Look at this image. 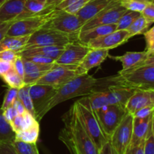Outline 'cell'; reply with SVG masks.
<instances>
[{"mask_svg":"<svg viewBox=\"0 0 154 154\" xmlns=\"http://www.w3.org/2000/svg\"><path fill=\"white\" fill-rule=\"evenodd\" d=\"M149 106L154 108V91L136 90L128 100L125 108L127 113L133 115L138 110Z\"/></svg>","mask_w":154,"mask_h":154,"instance_id":"16","label":"cell"},{"mask_svg":"<svg viewBox=\"0 0 154 154\" xmlns=\"http://www.w3.org/2000/svg\"><path fill=\"white\" fill-rule=\"evenodd\" d=\"M29 86H24L23 87L18 90L17 99L22 102L23 106L25 107L26 110L35 117L34 107H33L29 93Z\"/></svg>","mask_w":154,"mask_h":154,"instance_id":"33","label":"cell"},{"mask_svg":"<svg viewBox=\"0 0 154 154\" xmlns=\"http://www.w3.org/2000/svg\"><path fill=\"white\" fill-rule=\"evenodd\" d=\"M13 67L15 72L20 75L22 78H24V75H25V67H24V63L23 59L20 56H18L17 58L16 59L13 63Z\"/></svg>","mask_w":154,"mask_h":154,"instance_id":"45","label":"cell"},{"mask_svg":"<svg viewBox=\"0 0 154 154\" xmlns=\"http://www.w3.org/2000/svg\"><path fill=\"white\" fill-rule=\"evenodd\" d=\"M3 81L11 88L20 89L25 86L23 78H21L13 69L2 77Z\"/></svg>","mask_w":154,"mask_h":154,"instance_id":"31","label":"cell"},{"mask_svg":"<svg viewBox=\"0 0 154 154\" xmlns=\"http://www.w3.org/2000/svg\"><path fill=\"white\" fill-rule=\"evenodd\" d=\"M131 38L127 30H116L111 33L93 39L87 44L90 49L111 50L127 42Z\"/></svg>","mask_w":154,"mask_h":154,"instance_id":"14","label":"cell"},{"mask_svg":"<svg viewBox=\"0 0 154 154\" xmlns=\"http://www.w3.org/2000/svg\"><path fill=\"white\" fill-rule=\"evenodd\" d=\"M55 10V8H45L41 13L14 21L9 27L7 35L30 36L48 24Z\"/></svg>","mask_w":154,"mask_h":154,"instance_id":"5","label":"cell"},{"mask_svg":"<svg viewBox=\"0 0 154 154\" xmlns=\"http://www.w3.org/2000/svg\"><path fill=\"white\" fill-rule=\"evenodd\" d=\"M63 122L64 126L59 134V139L71 154H99V150L80 120L75 102L64 114Z\"/></svg>","mask_w":154,"mask_h":154,"instance_id":"1","label":"cell"},{"mask_svg":"<svg viewBox=\"0 0 154 154\" xmlns=\"http://www.w3.org/2000/svg\"><path fill=\"white\" fill-rule=\"evenodd\" d=\"M99 154H114L110 140L106 141L99 149Z\"/></svg>","mask_w":154,"mask_h":154,"instance_id":"50","label":"cell"},{"mask_svg":"<svg viewBox=\"0 0 154 154\" xmlns=\"http://www.w3.org/2000/svg\"><path fill=\"white\" fill-rule=\"evenodd\" d=\"M152 114L144 118L134 117L132 135L127 154H129L141 143L145 141L151 123Z\"/></svg>","mask_w":154,"mask_h":154,"instance_id":"17","label":"cell"},{"mask_svg":"<svg viewBox=\"0 0 154 154\" xmlns=\"http://www.w3.org/2000/svg\"><path fill=\"white\" fill-rule=\"evenodd\" d=\"M112 1L114 0H90L76 14L84 25L87 20L103 10Z\"/></svg>","mask_w":154,"mask_h":154,"instance_id":"21","label":"cell"},{"mask_svg":"<svg viewBox=\"0 0 154 154\" xmlns=\"http://www.w3.org/2000/svg\"><path fill=\"white\" fill-rule=\"evenodd\" d=\"M38 121L36 120L35 117L29 113L28 111H26L24 114L21 115H17L11 122L10 123L11 126L12 127L13 130L15 133L24 129H29L35 125L38 124Z\"/></svg>","mask_w":154,"mask_h":154,"instance_id":"25","label":"cell"},{"mask_svg":"<svg viewBox=\"0 0 154 154\" xmlns=\"http://www.w3.org/2000/svg\"><path fill=\"white\" fill-rule=\"evenodd\" d=\"M13 68V63L0 60V77L2 78Z\"/></svg>","mask_w":154,"mask_h":154,"instance_id":"49","label":"cell"},{"mask_svg":"<svg viewBox=\"0 0 154 154\" xmlns=\"http://www.w3.org/2000/svg\"><path fill=\"white\" fill-rule=\"evenodd\" d=\"M141 14L150 23H154V2L149 3L145 8L141 11Z\"/></svg>","mask_w":154,"mask_h":154,"instance_id":"43","label":"cell"},{"mask_svg":"<svg viewBox=\"0 0 154 154\" xmlns=\"http://www.w3.org/2000/svg\"><path fill=\"white\" fill-rule=\"evenodd\" d=\"M90 1V0H78V1L73 3V4L70 5L69 6L66 7V8L63 9V10L69 12V13L76 14L78 13L82 8H84Z\"/></svg>","mask_w":154,"mask_h":154,"instance_id":"41","label":"cell"},{"mask_svg":"<svg viewBox=\"0 0 154 154\" xmlns=\"http://www.w3.org/2000/svg\"><path fill=\"white\" fill-rule=\"evenodd\" d=\"M63 49H64V47L61 46H40L24 48L17 53L22 57L41 55L49 57L56 60L63 53Z\"/></svg>","mask_w":154,"mask_h":154,"instance_id":"20","label":"cell"},{"mask_svg":"<svg viewBox=\"0 0 154 154\" xmlns=\"http://www.w3.org/2000/svg\"><path fill=\"white\" fill-rule=\"evenodd\" d=\"M141 15V13L134 11L126 10V12L121 16V17L117 21V29L119 30H126L131 24L133 23L136 18Z\"/></svg>","mask_w":154,"mask_h":154,"instance_id":"32","label":"cell"},{"mask_svg":"<svg viewBox=\"0 0 154 154\" xmlns=\"http://www.w3.org/2000/svg\"><path fill=\"white\" fill-rule=\"evenodd\" d=\"M0 154H17L12 143L0 144Z\"/></svg>","mask_w":154,"mask_h":154,"instance_id":"48","label":"cell"},{"mask_svg":"<svg viewBox=\"0 0 154 154\" xmlns=\"http://www.w3.org/2000/svg\"><path fill=\"white\" fill-rule=\"evenodd\" d=\"M47 72H33V73H25L23 81L25 86H31L35 84L41 78L44 76Z\"/></svg>","mask_w":154,"mask_h":154,"instance_id":"39","label":"cell"},{"mask_svg":"<svg viewBox=\"0 0 154 154\" xmlns=\"http://www.w3.org/2000/svg\"><path fill=\"white\" fill-rule=\"evenodd\" d=\"M46 5L47 0H26L23 10L17 20L28 17L41 13L45 9Z\"/></svg>","mask_w":154,"mask_h":154,"instance_id":"26","label":"cell"},{"mask_svg":"<svg viewBox=\"0 0 154 154\" xmlns=\"http://www.w3.org/2000/svg\"><path fill=\"white\" fill-rule=\"evenodd\" d=\"M151 25L150 23H149L142 15H140L138 18L133 21L130 26L127 29V31L129 32V35H130L131 38L133 37L135 35H138L144 34L150 26Z\"/></svg>","mask_w":154,"mask_h":154,"instance_id":"30","label":"cell"},{"mask_svg":"<svg viewBox=\"0 0 154 154\" xmlns=\"http://www.w3.org/2000/svg\"><path fill=\"white\" fill-rule=\"evenodd\" d=\"M150 54H154V51H153V52H151V53H150Z\"/></svg>","mask_w":154,"mask_h":154,"instance_id":"58","label":"cell"},{"mask_svg":"<svg viewBox=\"0 0 154 154\" xmlns=\"http://www.w3.org/2000/svg\"><path fill=\"white\" fill-rule=\"evenodd\" d=\"M154 66V54H150L148 57L141 63L138 65L137 67L139 66ZM135 67V68H137Z\"/></svg>","mask_w":154,"mask_h":154,"instance_id":"52","label":"cell"},{"mask_svg":"<svg viewBox=\"0 0 154 154\" xmlns=\"http://www.w3.org/2000/svg\"><path fill=\"white\" fill-rule=\"evenodd\" d=\"M94 112L104 134L108 140H110L116 128L127 114L124 107L117 105H108Z\"/></svg>","mask_w":154,"mask_h":154,"instance_id":"7","label":"cell"},{"mask_svg":"<svg viewBox=\"0 0 154 154\" xmlns=\"http://www.w3.org/2000/svg\"><path fill=\"white\" fill-rule=\"evenodd\" d=\"M144 154H154V137L151 132V123L147 138L144 141Z\"/></svg>","mask_w":154,"mask_h":154,"instance_id":"40","label":"cell"},{"mask_svg":"<svg viewBox=\"0 0 154 154\" xmlns=\"http://www.w3.org/2000/svg\"><path fill=\"white\" fill-rule=\"evenodd\" d=\"M75 41H78V36L44 26L29 37L24 48L40 46L65 47L67 44Z\"/></svg>","mask_w":154,"mask_h":154,"instance_id":"6","label":"cell"},{"mask_svg":"<svg viewBox=\"0 0 154 154\" xmlns=\"http://www.w3.org/2000/svg\"><path fill=\"white\" fill-rule=\"evenodd\" d=\"M64 0H47V5L46 8H55L57 5L60 4V2H62Z\"/></svg>","mask_w":154,"mask_h":154,"instance_id":"55","label":"cell"},{"mask_svg":"<svg viewBox=\"0 0 154 154\" xmlns=\"http://www.w3.org/2000/svg\"><path fill=\"white\" fill-rule=\"evenodd\" d=\"M118 1L126 10L134 11L141 13L146 6L149 3L154 2V0H118Z\"/></svg>","mask_w":154,"mask_h":154,"instance_id":"34","label":"cell"},{"mask_svg":"<svg viewBox=\"0 0 154 154\" xmlns=\"http://www.w3.org/2000/svg\"><path fill=\"white\" fill-rule=\"evenodd\" d=\"M148 56L149 53L144 51L141 52H127L122 56L111 57L113 60L121 62L123 66L122 71H126L137 67Z\"/></svg>","mask_w":154,"mask_h":154,"instance_id":"22","label":"cell"},{"mask_svg":"<svg viewBox=\"0 0 154 154\" xmlns=\"http://www.w3.org/2000/svg\"><path fill=\"white\" fill-rule=\"evenodd\" d=\"M114 85H123L136 90L154 91V66H144L120 71L113 76Z\"/></svg>","mask_w":154,"mask_h":154,"instance_id":"3","label":"cell"},{"mask_svg":"<svg viewBox=\"0 0 154 154\" xmlns=\"http://www.w3.org/2000/svg\"><path fill=\"white\" fill-rule=\"evenodd\" d=\"M133 115L127 114L118 125L110 138L114 154H127L132 135Z\"/></svg>","mask_w":154,"mask_h":154,"instance_id":"9","label":"cell"},{"mask_svg":"<svg viewBox=\"0 0 154 154\" xmlns=\"http://www.w3.org/2000/svg\"><path fill=\"white\" fill-rule=\"evenodd\" d=\"M136 89L126 87L123 85L110 86L106 90L109 105H117L120 106H126L129 98L133 95Z\"/></svg>","mask_w":154,"mask_h":154,"instance_id":"19","label":"cell"},{"mask_svg":"<svg viewBox=\"0 0 154 154\" xmlns=\"http://www.w3.org/2000/svg\"><path fill=\"white\" fill-rule=\"evenodd\" d=\"M83 23L80 20L77 14L69 13L64 10H57L53 14L45 26L54 29L58 31L78 36Z\"/></svg>","mask_w":154,"mask_h":154,"instance_id":"10","label":"cell"},{"mask_svg":"<svg viewBox=\"0 0 154 154\" xmlns=\"http://www.w3.org/2000/svg\"><path fill=\"white\" fill-rule=\"evenodd\" d=\"M5 1H6V0H0V6H1L2 5L3 3H4Z\"/></svg>","mask_w":154,"mask_h":154,"instance_id":"57","label":"cell"},{"mask_svg":"<svg viewBox=\"0 0 154 154\" xmlns=\"http://www.w3.org/2000/svg\"><path fill=\"white\" fill-rule=\"evenodd\" d=\"M13 105L14 106L15 109L17 110V111L18 115H21V114H24L26 111H27L26 110L25 107H24L23 105L22 104V102H21L18 99H17L16 100H15L14 103Z\"/></svg>","mask_w":154,"mask_h":154,"instance_id":"51","label":"cell"},{"mask_svg":"<svg viewBox=\"0 0 154 154\" xmlns=\"http://www.w3.org/2000/svg\"><path fill=\"white\" fill-rule=\"evenodd\" d=\"M29 36H8L0 42V52L6 50L19 52L26 45Z\"/></svg>","mask_w":154,"mask_h":154,"instance_id":"24","label":"cell"},{"mask_svg":"<svg viewBox=\"0 0 154 154\" xmlns=\"http://www.w3.org/2000/svg\"><path fill=\"white\" fill-rule=\"evenodd\" d=\"M87 98L89 105L93 111H97V110L109 105L106 91L93 92V93L89 94Z\"/></svg>","mask_w":154,"mask_h":154,"instance_id":"29","label":"cell"},{"mask_svg":"<svg viewBox=\"0 0 154 154\" xmlns=\"http://www.w3.org/2000/svg\"><path fill=\"white\" fill-rule=\"evenodd\" d=\"M90 48L79 41H75L67 44L64 47L63 53L54 63L64 66H78L87 55Z\"/></svg>","mask_w":154,"mask_h":154,"instance_id":"12","label":"cell"},{"mask_svg":"<svg viewBox=\"0 0 154 154\" xmlns=\"http://www.w3.org/2000/svg\"><path fill=\"white\" fill-rule=\"evenodd\" d=\"M77 1H78V0H64V1H63L62 2H60V4L56 6V9L57 10H63L66 7L69 6L70 5L73 4V3H75Z\"/></svg>","mask_w":154,"mask_h":154,"instance_id":"53","label":"cell"},{"mask_svg":"<svg viewBox=\"0 0 154 154\" xmlns=\"http://www.w3.org/2000/svg\"><path fill=\"white\" fill-rule=\"evenodd\" d=\"M39 123L24 130L15 133V140L26 143H36L39 137Z\"/></svg>","mask_w":154,"mask_h":154,"instance_id":"28","label":"cell"},{"mask_svg":"<svg viewBox=\"0 0 154 154\" xmlns=\"http://www.w3.org/2000/svg\"><path fill=\"white\" fill-rule=\"evenodd\" d=\"M143 35L146 42L145 51L150 54L154 51V26L150 29H147Z\"/></svg>","mask_w":154,"mask_h":154,"instance_id":"38","label":"cell"},{"mask_svg":"<svg viewBox=\"0 0 154 154\" xmlns=\"http://www.w3.org/2000/svg\"><path fill=\"white\" fill-rule=\"evenodd\" d=\"M26 0H6L0 6V23H13L23 10Z\"/></svg>","mask_w":154,"mask_h":154,"instance_id":"18","label":"cell"},{"mask_svg":"<svg viewBox=\"0 0 154 154\" xmlns=\"http://www.w3.org/2000/svg\"><path fill=\"white\" fill-rule=\"evenodd\" d=\"M116 30H117V23L99 26H96L86 32H80L78 35V40L81 43L87 45L90 41L93 40V39L97 38L112 32Z\"/></svg>","mask_w":154,"mask_h":154,"instance_id":"23","label":"cell"},{"mask_svg":"<svg viewBox=\"0 0 154 154\" xmlns=\"http://www.w3.org/2000/svg\"><path fill=\"white\" fill-rule=\"evenodd\" d=\"M97 79L88 74L78 75L71 81L57 88V92L50 99L43 111L38 117V121H40L44 116L51 111L53 108L61 102L78 96L89 95L93 92Z\"/></svg>","mask_w":154,"mask_h":154,"instance_id":"2","label":"cell"},{"mask_svg":"<svg viewBox=\"0 0 154 154\" xmlns=\"http://www.w3.org/2000/svg\"><path fill=\"white\" fill-rule=\"evenodd\" d=\"M17 94L18 89L10 87V89L7 90L5 96L4 100H3L2 105V111H4L5 109L14 105L15 100L17 99Z\"/></svg>","mask_w":154,"mask_h":154,"instance_id":"37","label":"cell"},{"mask_svg":"<svg viewBox=\"0 0 154 154\" xmlns=\"http://www.w3.org/2000/svg\"><path fill=\"white\" fill-rule=\"evenodd\" d=\"M23 58L26 60H29V61L40 63V64H51V63H54L55 62L54 59L51 58L49 57H46V56L35 55L28 57H23Z\"/></svg>","mask_w":154,"mask_h":154,"instance_id":"42","label":"cell"},{"mask_svg":"<svg viewBox=\"0 0 154 154\" xmlns=\"http://www.w3.org/2000/svg\"><path fill=\"white\" fill-rule=\"evenodd\" d=\"M18 56H19V54L17 51H11V50H6V51L0 52V60L14 63V62L16 60Z\"/></svg>","mask_w":154,"mask_h":154,"instance_id":"44","label":"cell"},{"mask_svg":"<svg viewBox=\"0 0 154 154\" xmlns=\"http://www.w3.org/2000/svg\"><path fill=\"white\" fill-rule=\"evenodd\" d=\"M75 104L83 126L99 150L108 139L102 131L96 113L90 108L87 97L77 101Z\"/></svg>","mask_w":154,"mask_h":154,"instance_id":"4","label":"cell"},{"mask_svg":"<svg viewBox=\"0 0 154 154\" xmlns=\"http://www.w3.org/2000/svg\"><path fill=\"white\" fill-rule=\"evenodd\" d=\"M126 9L120 5L118 0H114L103 10L99 12L91 19L87 20L82 26L80 32H86L99 26L117 23V21L126 12Z\"/></svg>","mask_w":154,"mask_h":154,"instance_id":"8","label":"cell"},{"mask_svg":"<svg viewBox=\"0 0 154 154\" xmlns=\"http://www.w3.org/2000/svg\"><path fill=\"white\" fill-rule=\"evenodd\" d=\"M76 69L77 66H64L54 63L52 69L41 78L36 84H47L59 87L78 76Z\"/></svg>","mask_w":154,"mask_h":154,"instance_id":"11","label":"cell"},{"mask_svg":"<svg viewBox=\"0 0 154 154\" xmlns=\"http://www.w3.org/2000/svg\"><path fill=\"white\" fill-rule=\"evenodd\" d=\"M144 141L139 144L138 147H135L132 152L129 154H144Z\"/></svg>","mask_w":154,"mask_h":154,"instance_id":"54","label":"cell"},{"mask_svg":"<svg viewBox=\"0 0 154 154\" xmlns=\"http://www.w3.org/2000/svg\"><path fill=\"white\" fill-rule=\"evenodd\" d=\"M12 144L17 154H40L36 143H26L14 140Z\"/></svg>","mask_w":154,"mask_h":154,"instance_id":"35","label":"cell"},{"mask_svg":"<svg viewBox=\"0 0 154 154\" xmlns=\"http://www.w3.org/2000/svg\"><path fill=\"white\" fill-rule=\"evenodd\" d=\"M2 114L4 116L5 119L9 123L18 115L17 111L15 109L14 106L11 105V106L8 107L6 109H5L4 111H2Z\"/></svg>","mask_w":154,"mask_h":154,"instance_id":"46","label":"cell"},{"mask_svg":"<svg viewBox=\"0 0 154 154\" xmlns=\"http://www.w3.org/2000/svg\"><path fill=\"white\" fill-rule=\"evenodd\" d=\"M153 107H144V108H142L135 111V114H133V117H139V118H144V117H149L153 114Z\"/></svg>","mask_w":154,"mask_h":154,"instance_id":"47","label":"cell"},{"mask_svg":"<svg viewBox=\"0 0 154 154\" xmlns=\"http://www.w3.org/2000/svg\"><path fill=\"white\" fill-rule=\"evenodd\" d=\"M57 88L58 87L47 84H35L29 86V93L32 102L37 120L39 114L43 111L50 99L55 94Z\"/></svg>","mask_w":154,"mask_h":154,"instance_id":"13","label":"cell"},{"mask_svg":"<svg viewBox=\"0 0 154 154\" xmlns=\"http://www.w3.org/2000/svg\"><path fill=\"white\" fill-rule=\"evenodd\" d=\"M151 132L154 137V110L152 114V118H151Z\"/></svg>","mask_w":154,"mask_h":154,"instance_id":"56","label":"cell"},{"mask_svg":"<svg viewBox=\"0 0 154 154\" xmlns=\"http://www.w3.org/2000/svg\"><path fill=\"white\" fill-rule=\"evenodd\" d=\"M15 140V132L10 123L5 119L2 111L0 109V144L13 143Z\"/></svg>","mask_w":154,"mask_h":154,"instance_id":"27","label":"cell"},{"mask_svg":"<svg viewBox=\"0 0 154 154\" xmlns=\"http://www.w3.org/2000/svg\"><path fill=\"white\" fill-rule=\"evenodd\" d=\"M108 57L109 50L90 49L81 64L77 66V75H81L88 74L90 69L100 66Z\"/></svg>","mask_w":154,"mask_h":154,"instance_id":"15","label":"cell"},{"mask_svg":"<svg viewBox=\"0 0 154 154\" xmlns=\"http://www.w3.org/2000/svg\"><path fill=\"white\" fill-rule=\"evenodd\" d=\"M25 73H33V72H48L54 66V63L51 64H40L34 63L23 59Z\"/></svg>","mask_w":154,"mask_h":154,"instance_id":"36","label":"cell"}]
</instances>
